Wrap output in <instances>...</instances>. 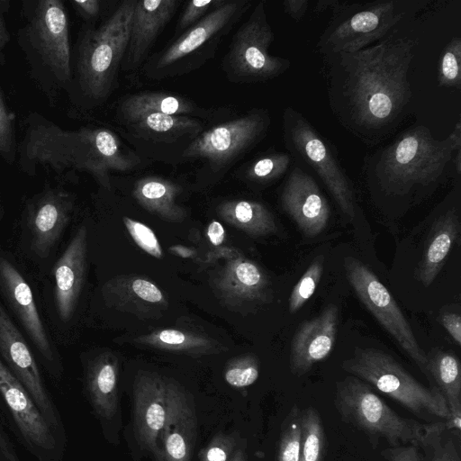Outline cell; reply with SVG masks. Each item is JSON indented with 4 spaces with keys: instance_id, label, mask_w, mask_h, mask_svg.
Segmentation results:
<instances>
[{
    "instance_id": "16",
    "label": "cell",
    "mask_w": 461,
    "mask_h": 461,
    "mask_svg": "<svg viewBox=\"0 0 461 461\" xmlns=\"http://www.w3.org/2000/svg\"><path fill=\"white\" fill-rule=\"evenodd\" d=\"M280 203L304 235L314 237L326 228L330 215L328 201L314 178L298 165L285 178Z\"/></svg>"
},
{
    "instance_id": "2",
    "label": "cell",
    "mask_w": 461,
    "mask_h": 461,
    "mask_svg": "<svg viewBox=\"0 0 461 461\" xmlns=\"http://www.w3.org/2000/svg\"><path fill=\"white\" fill-rule=\"evenodd\" d=\"M19 166L28 176L40 167L57 173H89L104 188L111 189L110 171L127 172L140 164L110 130L82 127L67 130L38 113L28 115L24 136L18 145Z\"/></svg>"
},
{
    "instance_id": "33",
    "label": "cell",
    "mask_w": 461,
    "mask_h": 461,
    "mask_svg": "<svg viewBox=\"0 0 461 461\" xmlns=\"http://www.w3.org/2000/svg\"><path fill=\"white\" fill-rule=\"evenodd\" d=\"M141 136L155 140L172 141L201 131L202 122L187 115L148 113L127 122Z\"/></svg>"
},
{
    "instance_id": "7",
    "label": "cell",
    "mask_w": 461,
    "mask_h": 461,
    "mask_svg": "<svg viewBox=\"0 0 461 461\" xmlns=\"http://www.w3.org/2000/svg\"><path fill=\"white\" fill-rule=\"evenodd\" d=\"M335 408L341 420L391 447L423 446L429 435L445 422L420 423L400 416L366 384L348 375L336 384Z\"/></svg>"
},
{
    "instance_id": "40",
    "label": "cell",
    "mask_w": 461,
    "mask_h": 461,
    "mask_svg": "<svg viewBox=\"0 0 461 461\" xmlns=\"http://www.w3.org/2000/svg\"><path fill=\"white\" fill-rule=\"evenodd\" d=\"M14 117L6 105L0 87V156L12 165L17 155Z\"/></svg>"
},
{
    "instance_id": "34",
    "label": "cell",
    "mask_w": 461,
    "mask_h": 461,
    "mask_svg": "<svg viewBox=\"0 0 461 461\" xmlns=\"http://www.w3.org/2000/svg\"><path fill=\"white\" fill-rule=\"evenodd\" d=\"M299 461H322L326 437L321 416L315 408L309 406L302 410Z\"/></svg>"
},
{
    "instance_id": "25",
    "label": "cell",
    "mask_w": 461,
    "mask_h": 461,
    "mask_svg": "<svg viewBox=\"0 0 461 461\" xmlns=\"http://www.w3.org/2000/svg\"><path fill=\"white\" fill-rule=\"evenodd\" d=\"M102 293L108 304L133 313L154 314L167 304L157 285L142 276L113 278L104 285Z\"/></svg>"
},
{
    "instance_id": "49",
    "label": "cell",
    "mask_w": 461,
    "mask_h": 461,
    "mask_svg": "<svg viewBox=\"0 0 461 461\" xmlns=\"http://www.w3.org/2000/svg\"><path fill=\"white\" fill-rule=\"evenodd\" d=\"M285 13L294 21L298 22L305 14L309 1L308 0H285L283 2Z\"/></svg>"
},
{
    "instance_id": "10",
    "label": "cell",
    "mask_w": 461,
    "mask_h": 461,
    "mask_svg": "<svg viewBox=\"0 0 461 461\" xmlns=\"http://www.w3.org/2000/svg\"><path fill=\"white\" fill-rule=\"evenodd\" d=\"M250 5L249 0L225 1L209 12L147 63V76L158 79L191 69L202 54H212L220 38L230 31Z\"/></svg>"
},
{
    "instance_id": "39",
    "label": "cell",
    "mask_w": 461,
    "mask_h": 461,
    "mask_svg": "<svg viewBox=\"0 0 461 461\" xmlns=\"http://www.w3.org/2000/svg\"><path fill=\"white\" fill-rule=\"evenodd\" d=\"M259 364L252 355L240 356L231 359L226 366L224 379L235 388H242L254 384L258 378Z\"/></svg>"
},
{
    "instance_id": "15",
    "label": "cell",
    "mask_w": 461,
    "mask_h": 461,
    "mask_svg": "<svg viewBox=\"0 0 461 461\" xmlns=\"http://www.w3.org/2000/svg\"><path fill=\"white\" fill-rule=\"evenodd\" d=\"M167 378L139 372L134 382V432L139 445L162 461L158 438L167 414Z\"/></svg>"
},
{
    "instance_id": "27",
    "label": "cell",
    "mask_w": 461,
    "mask_h": 461,
    "mask_svg": "<svg viewBox=\"0 0 461 461\" xmlns=\"http://www.w3.org/2000/svg\"><path fill=\"white\" fill-rule=\"evenodd\" d=\"M181 187L158 176L140 178L134 185L132 195L148 212L169 222H182L186 211L176 203Z\"/></svg>"
},
{
    "instance_id": "41",
    "label": "cell",
    "mask_w": 461,
    "mask_h": 461,
    "mask_svg": "<svg viewBox=\"0 0 461 461\" xmlns=\"http://www.w3.org/2000/svg\"><path fill=\"white\" fill-rule=\"evenodd\" d=\"M122 221L131 238L142 250L156 258H163L162 247L149 226L128 216L122 217Z\"/></svg>"
},
{
    "instance_id": "55",
    "label": "cell",
    "mask_w": 461,
    "mask_h": 461,
    "mask_svg": "<svg viewBox=\"0 0 461 461\" xmlns=\"http://www.w3.org/2000/svg\"><path fill=\"white\" fill-rule=\"evenodd\" d=\"M230 461H246L245 454L242 449H237L232 454Z\"/></svg>"
},
{
    "instance_id": "51",
    "label": "cell",
    "mask_w": 461,
    "mask_h": 461,
    "mask_svg": "<svg viewBox=\"0 0 461 461\" xmlns=\"http://www.w3.org/2000/svg\"><path fill=\"white\" fill-rule=\"evenodd\" d=\"M208 261L211 262L212 259H218L219 258H228V260L237 258L241 254L233 248H221L208 253Z\"/></svg>"
},
{
    "instance_id": "47",
    "label": "cell",
    "mask_w": 461,
    "mask_h": 461,
    "mask_svg": "<svg viewBox=\"0 0 461 461\" xmlns=\"http://www.w3.org/2000/svg\"><path fill=\"white\" fill-rule=\"evenodd\" d=\"M441 323L452 339L461 343V319L458 313L446 312L441 316Z\"/></svg>"
},
{
    "instance_id": "11",
    "label": "cell",
    "mask_w": 461,
    "mask_h": 461,
    "mask_svg": "<svg viewBox=\"0 0 461 461\" xmlns=\"http://www.w3.org/2000/svg\"><path fill=\"white\" fill-rule=\"evenodd\" d=\"M273 40L274 32L267 22L265 2L260 1L233 35L224 57L222 68L229 80L257 83L284 74L291 62L286 58L269 54Z\"/></svg>"
},
{
    "instance_id": "5",
    "label": "cell",
    "mask_w": 461,
    "mask_h": 461,
    "mask_svg": "<svg viewBox=\"0 0 461 461\" xmlns=\"http://www.w3.org/2000/svg\"><path fill=\"white\" fill-rule=\"evenodd\" d=\"M136 2L123 1L99 27L82 29L72 65L71 98L78 94L95 104L109 96L126 54Z\"/></svg>"
},
{
    "instance_id": "54",
    "label": "cell",
    "mask_w": 461,
    "mask_h": 461,
    "mask_svg": "<svg viewBox=\"0 0 461 461\" xmlns=\"http://www.w3.org/2000/svg\"><path fill=\"white\" fill-rule=\"evenodd\" d=\"M174 254L182 258H191L194 255V249L183 246H173L169 249Z\"/></svg>"
},
{
    "instance_id": "38",
    "label": "cell",
    "mask_w": 461,
    "mask_h": 461,
    "mask_svg": "<svg viewBox=\"0 0 461 461\" xmlns=\"http://www.w3.org/2000/svg\"><path fill=\"white\" fill-rule=\"evenodd\" d=\"M323 272V257L316 258L294 286L289 297V311L297 312L315 292Z\"/></svg>"
},
{
    "instance_id": "24",
    "label": "cell",
    "mask_w": 461,
    "mask_h": 461,
    "mask_svg": "<svg viewBox=\"0 0 461 461\" xmlns=\"http://www.w3.org/2000/svg\"><path fill=\"white\" fill-rule=\"evenodd\" d=\"M71 209L70 195L58 189L48 190L34 205L31 217L32 246L41 257L47 256L59 239Z\"/></svg>"
},
{
    "instance_id": "13",
    "label": "cell",
    "mask_w": 461,
    "mask_h": 461,
    "mask_svg": "<svg viewBox=\"0 0 461 461\" xmlns=\"http://www.w3.org/2000/svg\"><path fill=\"white\" fill-rule=\"evenodd\" d=\"M344 266L348 280L360 301L408 356L427 374V355L420 347L411 325L387 288L371 269L358 259L346 258Z\"/></svg>"
},
{
    "instance_id": "20",
    "label": "cell",
    "mask_w": 461,
    "mask_h": 461,
    "mask_svg": "<svg viewBox=\"0 0 461 461\" xmlns=\"http://www.w3.org/2000/svg\"><path fill=\"white\" fill-rule=\"evenodd\" d=\"M87 252V230L81 226L54 267L55 301L59 317L73 315L83 286Z\"/></svg>"
},
{
    "instance_id": "14",
    "label": "cell",
    "mask_w": 461,
    "mask_h": 461,
    "mask_svg": "<svg viewBox=\"0 0 461 461\" xmlns=\"http://www.w3.org/2000/svg\"><path fill=\"white\" fill-rule=\"evenodd\" d=\"M0 353L10 371L26 389L54 433L57 432L59 418L44 386L37 363L23 337L1 303Z\"/></svg>"
},
{
    "instance_id": "48",
    "label": "cell",
    "mask_w": 461,
    "mask_h": 461,
    "mask_svg": "<svg viewBox=\"0 0 461 461\" xmlns=\"http://www.w3.org/2000/svg\"><path fill=\"white\" fill-rule=\"evenodd\" d=\"M8 4L9 2L7 1H0V64H5L4 50L11 38L5 20V14L7 12Z\"/></svg>"
},
{
    "instance_id": "42",
    "label": "cell",
    "mask_w": 461,
    "mask_h": 461,
    "mask_svg": "<svg viewBox=\"0 0 461 461\" xmlns=\"http://www.w3.org/2000/svg\"><path fill=\"white\" fill-rule=\"evenodd\" d=\"M446 429H447V421L433 430L427 438L423 447L430 453L429 461H461L458 449L453 439H444L442 437Z\"/></svg>"
},
{
    "instance_id": "28",
    "label": "cell",
    "mask_w": 461,
    "mask_h": 461,
    "mask_svg": "<svg viewBox=\"0 0 461 461\" xmlns=\"http://www.w3.org/2000/svg\"><path fill=\"white\" fill-rule=\"evenodd\" d=\"M427 374L444 397L450 413L447 429L459 434L461 425V370L457 357L446 351H437L428 357Z\"/></svg>"
},
{
    "instance_id": "52",
    "label": "cell",
    "mask_w": 461,
    "mask_h": 461,
    "mask_svg": "<svg viewBox=\"0 0 461 461\" xmlns=\"http://www.w3.org/2000/svg\"><path fill=\"white\" fill-rule=\"evenodd\" d=\"M340 3V0H319L314 7L315 13H322L326 10L333 11Z\"/></svg>"
},
{
    "instance_id": "36",
    "label": "cell",
    "mask_w": 461,
    "mask_h": 461,
    "mask_svg": "<svg viewBox=\"0 0 461 461\" xmlns=\"http://www.w3.org/2000/svg\"><path fill=\"white\" fill-rule=\"evenodd\" d=\"M302 410L294 404L282 424L276 461H299Z\"/></svg>"
},
{
    "instance_id": "3",
    "label": "cell",
    "mask_w": 461,
    "mask_h": 461,
    "mask_svg": "<svg viewBox=\"0 0 461 461\" xmlns=\"http://www.w3.org/2000/svg\"><path fill=\"white\" fill-rule=\"evenodd\" d=\"M457 149H461L459 122L444 140L416 125L367 156L363 169L369 183L383 194L402 198L437 185Z\"/></svg>"
},
{
    "instance_id": "6",
    "label": "cell",
    "mask_w": 461,
    "mask_h": 461,
    "mask_svg": "<svg viewBox=\"0 0 461 461\" xmlns=\"http://www.w3.org/2000/svg\"><path fill=\"white\" fill-rule=\"evenodd\" d=\"M428 3L426 0H340L317 41V51L325 56L366 48L389 35L400 23L412 17Z\"/></svg>"
},
{
    "instance_id": "9",
    "label": "cell",
    "mask_w": 461,
    "mask_h": 461,
    "mask_svg": "<svg viewBox=\"0 0 461 461\" xmlns=\"http://www.w3.org/2000/svg\"><path fill=\"white\" fill-rule=\"evenodd\" d=\"M283 129L285 147L291 156L312 169L341 212L353 218L356 212L354 189L332 146L302 113L290 106L283 114Z\"/></svg>"
},
{
    "instance_id": "31",
    "label": "cell",
    "mask_w": 461,
    "mask_h": 461,
    "mask_svg": "<svg viewBox=\"0 0 461 461\" xmlns=\"http://www.w3.org/2000/svg\"><path fill=\"white\" fill-rule=\"evenodd\" d=\"M135 341L157 349L191 356L217 354L225 350L216 340L193 331L159 329L138 337Z\"/></svg>"
},
{
    "instance_id": "43",
    "label": "cell",
    "mask_w": 461,
    "mask_h": 461,
    "mask_svg": "<svg viewBox=\"0 0 461 461\" xmlns=\"http://www.w3.org/2000/svg\"><path fill=\"white\" fill-rule=\"evenodd\" d=\"M235 445L233 437L219 433L201 450L200 461H230Z\"/></svg>"
},
{
    "instance_id": "50",
    "label": "cell",
    "mask_w": 461,
    "mask_h": 461,
    "mask_svg": "<svg viewBox=\"0 0 461 461\" xmlns=\"http://www.w3.org/2000/svg\"><path fill=\"white\" fill-rule=\"evenodd\" d=\"M206 236L213 246H220L225 239V230L221 222L212 221L207 226Z\"/></svg>"
},
{
    "instance_id": "1",
    "label": "cell",
    "mask_w": 461,
    "mask_h": 461,
    "mask_svg": "<svg viewBox=\"0 0 461 461\" xmlns=\"http://www.w3.org/2000/svg\"><path fill=\"white\" fill-rule=\"evenodd\" d=\"M417 45L394 30L360 50L323 56L330 108L364 143H379L403 118L412 95L407 74Z\"/></svg>"
},
{
    "instance_id": "45",
    "label": "cell",
    "mask_w": 461,
    "mask_h": 461,
    "mask_svg": "<svg viewBox=\"0 0 461 461\" xmlns=\"http://www.w3.org/2000/svg\"><path fill=\"white\" fill-rule=\"evenodd\" d=\"M384 461H423L415 445L391 447L382 452Z\"/></svg>"
},
{
    "instance_id": "22",
    "label": "cell",
    "mask_w": 461,
    "mask_h": 461,
    "mask_svg": "<svg viewBox=\"0 0 461 461\" xmlns=\"http://www.w3.org/2000/svg\"><path fill=\"white\" fill-rule=\"evenodd\" d=\"M178 5L176 0H137L124 57V69H135L141 64Z\"/></svg>"
},
{
    "instance_id": "44",
    "label": "cell",
    "mask_w": 461,
    "mask_h": 461,
    "mask_svg": "<svg viewBox=\"0 0 461 461\" xmlns=\"http://www.w3.org/2000/svg\"><path fill=\"white\" fill-rule=\"evenodd\" d=\"M224 2V0H194L187 2L178 21L177 32L187 30Z\"/></svg>"
},
{
    "instance_id": "37",
    "label": "cell",
    "mask_w": 461,
    "mask_h": 461,
    "mask_svg": "<svg viewBox=\"0 0 461 461\" xmlns=\"http://www.w3.org/2000/svg\"><path fill=\"white\" fill-rule=\"evenodd\" d=\"M438 79L440 86L459 89L461 86V39H451L438 62Z\"/></svg>"
},
{
    "instance_id": "4",
    "label": "cell",
    "mask_w": 461,
    "mask_h": 461,
    "mask_svg": "<svg viewBox=\"0 0 461 461\" xmlns=\"http://www.w3.org/2000/svg\"><path fill=\"white\" fill-rule=\"evenodd\" d=\"M24 24L17 41L31 77L50 100L72 87V55L67 11L60 0L23 2Z\"/></svg>"
},
{
    "instance_id": "17",
    "label": "cell",
    "mask_w": 461,
    "mask_h": 461,
    "mask_svg": "<svg viewBox=\"0 0 461 461\" xmlns=\"http://www.w3.org/2000/svg\"><path fill=\"white\" fill-rule=\"evenodd\" d=\"M167 378V414L158 445L162 461H191L197 436L193 398Z\"/></svg>"
},
{
    "instance_id": "35",
    "label": "cell",
    "mask_w": 461,
    "mask_h": 461,
    "mask_svg": "<svg viewBox=\"0 0 461 461\" xmlns=\"http://www.w3.org/2000/svg\"><path fill=\"white\" fill-rule=\"evenodd\" d=\"M289 153L272 152L257 158L244 168V177L250 183L266 185L283 176L290 167Z\"/></svg>"
},
{
    "instance_id": "26",
    "label": "cell",
    "mask_w": 461,
    "mask_h": 461,
    "mask_svg": "<svg viewBox=\"0 0 461 461\" xmlns=\"http://www.w3.org/2000/svg\"><path fill=\"white\" fill-rule=\"evenodd\" d=\"M458 233V216L454 208L435 221L416 275L424 286H429L440 272Z\"/></svg>"
},
{
    "instance_id": "32",
    "label": "cell",
    "mask_w": 461,
    "mask_h": 461,
    "mask_svg": "<svg viewBox=\"0 0 461 461\" xmlns=\"http://www.w3.org/2000/svg\"><path fill=\"white\" fill-rule=\"evenodd\" d=\"M198 108L189 100L163 92H142L122 101L121 113L126 122L148 113L187 115Z\"/></svg>"
},
{
    "instance_id": "12",
    "label": "cell",
    "mask_w": 461,
    "mask_h": 461,
    "mask_svg": "<svg viewBox=\"0 0 461 461\" xmlns=\"http://www.w3.org/2000/svg\"><path fill=\"white\" fill-rule=\"evenodd\" d=\"M270 117L265 110L220 123L194 137L183 152L185 160L203 162L212 173L227 169L266 134Z\"/></svg>"
},
{
    "instance_id": "18",
    "label": "cell",
    "mask_w": 461,
    "mask_h": 461,
    "mask_svg": "<svg viewBox=\"0 0 461 461\" xmlns=\"http://www.w3.org/2000/svg\"><path fill=\"white\" fill-rule=\"evenodd\" d=\"M0 393L26 443L36 453L53 450L57 442L50 425L21 382L1 359Z\"/></svg>"
},
{
    "instance_id": "30",
    "label": "cell",
    "mask_w": 461,
    "mask_h": 461,
    "mask_svg": "<svg viewBox=\"0 0 461 461\" xmlns=\"http://www.w3.org/2000/svg\"><path fill=\"white\" fill-rule=\"evenodd\" d=\"M217 214L227 223L252 237L267 236L277 230L272 212L257 201H224L218 205Z\"/></svg>"
},
{
    "instance_id": "46",
    "label": "cell",
    "mask_w": 461,
    "mask_h": 461,
    "mask_svg": "<svg viewBox=\"0 0 461 461\" xmlns=\"http://www.w3.org/2000/svg\"><path fill=\"white\" fill-rule=\"evenodd\" d=\"M71 5L79 15L87 22L95 19L101 10V2L98 0H73Z\"/></svg>"
},
{
    "instance_id": "19",
    "label": "cell",
    "mask_w": 461,
    "mask_h": 461,
    "mask_svg": "<svg viewBox=\"0 0 461 461\" xmlns=\"http://www.w3.org/2000/svg\"><path fill=\"white\" fill-rule=\"evenodd\" d=\"M339 309L328 305L316 318L305 321L294 336L290 366L295 375L306 374L331 352L337 335Z\"/></svg>"
},
{
    "instance_id": "53",
    "label": "cell",
    "mask_w": 461,
    "mask_h": 461,
    "mask_svg": "<svg viewBox=\"0 0 461 461\" xmlns=\"http://www.w3.org/2000/svg\"><path fill=\"white\" fill-rule=\"evenodd\" d=\"M0 451L9 459L14 461L15 456L13 453V449L8 440H6L5 434L0 427Z\"/></svg>"
},
{
    "instance_id": "8",
    "label": "cell",
    "mask_w": 461,
    "mask_h": 461,
    "mask_svg": "<svg viewBox=\"0 0 461 461\" xmlns=\"http://www.w3.org/2000/svg\"><path fill=\"white\" fill-rule=\"evenodd\" d=\"M342 368L391 397L417 417L450 420L446 401L438 388L420 384L383 351L357 349L350 358L343 361Z\"/></svg>"
},
{
    "instance_id": "21",
    "label": "cell",
    "mask_w": 461,
    "mask_h": 461,
    "mask_svg": "<svg viewBox=\"0 0 461 461\" xmlns=\"http://www.w3.org/2000/svg\"><path fill=\"white\" fill-rule=\"evenodd\" d=\"M212 285L225 303L240 306L264 301L269 281L257 263L240 256L225 262Z\"/></svg>"
},
{
    "instance_id": "29",
    "label": "cell",
    "mask_w": 461,
    "mask_h": 461,
    "mask_svg": "<svg viewBox=\"0 0 461 461\" xmlns=\"http://www.w3.org/2000/svg\"><path fill=\"white\" fill-rule=\"evenodd\" d=\"M86 388L96 412L112 419L118 409V361L112 354H103L89 366Z\"/></svg>"
},
{
    "instance_id": "23",
    "label": "cell",
    "mask_w": 461,
    "mask_h": 461,
    "mask_svg": "<svg viewBox=\"0 0 461 461\" xmlns=\"http://www.w3.org/2000/svg\"><path fill=\"white\" fill-rule=\"evenodd\" d=\"M0 283L12 308L41 354L49 361L52 360L51 347L32 290L18 270L3 258H0Z\"/></svg>"
}]
</instances>
